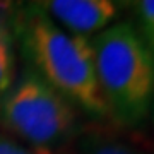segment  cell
<instances>
[{"label":"cell","instance_id":"cell-1","mask_svg":"<svg viewBox=\"0 0 154 154\" xmlns=\"http://www.w3.org/2000/svg\"><path fill=\"white\" fill-rule=\"evenodd\" d=\"M26 67L93 120L110 118L96 77L91 39L51 21L38 4H28L11 19Z\"/></svg>","mask_w":154,"mask_h":154},{"label":"cell","instance_id":"cell-2","mask_svg":"<svg viewBox=\"0 0 154 154\" xmlns=\"http://www.w3.org/2000/svg\"><path fill=\"white\" fill-rule=\"evenodd\" d=\"M98 86L110 120L135 128L147 120L154 96V55L132 22H116L91 39Z\"/></svg>","mask_w":154,"mask_h":154},{"label":"cell","instance_id":"cell-3","mask_svg":"<svg viewBox=\"0 0 154 154\" xmlns=\"http://www.w3.org/2000/svg\"><path fill=\"white\" fill-rule=\"evenodd\" d=\"M0 125L34 154H60L82 132L81 111L24 65L0 101Z\"/></svg>","mask_w":154,"mask_h":154},{"label":"cell","instance_id":"cell-4","mask_svg":"<svg viewBox=\"0 0 154 154\" xmlns=\"http://www.w3.org/2000/svg\"><path fill=\"white\" fill-rule=\"evenodd\" d=\"M38 5L57 26L86 38L105 31L118 16V4L110 0H50Z\"/></svg>","mask_w":154,"mask_h":154},{"label":"cell","instance_id":"cell-5","mask_svg":"<svg viewBox=\"0 0 154 154\" xmlns=\"http://www.w3.org/2000/svg\"><path fill=\"white\" fill-rule=\"evenodd\" d=\"M75 154H147L134 139L113 128L93 125L82 128L75 139Z\"/></svg>","mask_w":154,"mask_h":154},{"label":"cell","instance_id":"cell-6","mask_svg":"<svg viewBox=\"0 0 154 154\" xmlns=\"http://www.w3.org/2000/svg\"><path fill=\"white\" fill-rule=\"evenodd\" d=\"M16 79V53L14 38L9 22L0 24V101Z\"/></svg>","mask_w":154,"mask_h":154},{"label":"cell","instance_id":"cell-7","mask_svg":"<svg viewBox=\"0 0 154 154\" xmlns=\"http://www.w3.org/2000/svg\"><path fill=\"white\" fill-rule=\"evenodd\" d=\"M132 11L137 21V29L139 36L142 38L151 53L154 55V0H140V2H134Z\"/></svg>","mask_w":154,"mask_h":154},{"label":"cell","instance_id":"cell-8","mask_svg":"<svg viewBox=\"0 0 154 154\" xmlns=\"http://www.w3.org/2000/svg\"><path fill=\"white\" fill-rule=\"evenodd\" d=\"M0 154H34L31 149L17 142L16 139H11L7 135H0Z\"/></svg>","mask_w":154,"mask_h":154},{"label":"cell","instance_id":"cell-9","mask_svg":"<svg viewBox=\"0 0 154 154\" xmlns=\"http://www.w3.org/2000/svg\"><path fill=\"white\" fill-rule=\"evenodd\" d=\"M11 14H14L12 4H4V2H0V24H2V22H9V24H11V19H12Z\"/></svg>","mask_w":154,"mask_h":154},{"label":"cell","instance_id":"cell-10","mask_svg":"<svg viewBox=\"0 0 154 154\" xmlns=\"http://www.w3.org/2000/svg\"><path fill=\"white\" fill-rule=\"evenodd\" d=\"M149 116L152 118V123H154V96H152V103H151V111H149Z\"/></svg>","mask_w":154,"mask_h":154},{"label":"cell","instance_id":"cell-11","mask_svg":"<svg viewBox=\"0 0 154 154\" xmlns=\"http://www.w3.org/2000/svg\"><path fill=\"white\" fill-rule=\"evenodd\" d=\"M60 154H75V152H72V151H69V149H67V151H63V152H60Z\"/></svg>","mask_w":154,"mask_h":154}]
</instances>
